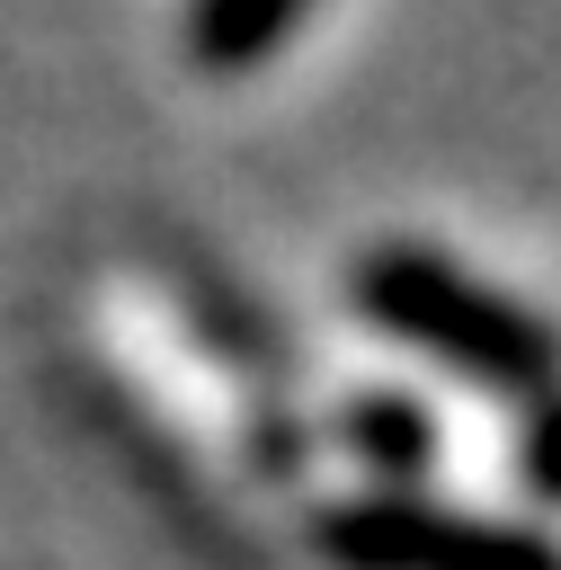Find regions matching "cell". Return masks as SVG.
I'll list each match as a JSON object with an SVG mask.
<instances>
[{"mask_svg":"<svg viewBox=\"0 0 561 570\" xmlns=\"http://www.w3.org/2000/svg\"><path fill=\"white\" fill-rule=\"evenodd\" d=\"M347 445L365 454V463H383V472H419L427 463V410L419 401H401V392H365L356 410H347Z\"/></svg>","mask_w":561,"mask_h":570,"instance_id":"cell-4","label":"cell"},{"mask_svg":"<svg viewBox=\"0 0 561 570\" xmlns=\"http://www.w3.org/2000/svg\"><path fill=\"white\" fill-rule=\"evenodd\" d=\"M312 543L329 552V570H561V543L499 525V517H454L427 508L410 490H365L338 499Z\"/></svg>","mask_w":561,"mask_h":570,"instance_id":"cell-2","label":"cell"},{"mask_svg":"<svg viewBox=\"0 0 561 570\" xmlns=\"http://www.w3.org/2000/svg\"><path fill=\"white\" fill-rule=\"evenodd\" d=\"M516 463H525V481H534L543 499H561V392H552V401H534V419H525V445H516Z\"/></svg>","mask_w":561,"mask_h":570,"instance_id":"cell-5","label":"cell"},{"mask_svg":"<svg viewBox=\"0 0 561 570\" xmlns=\"http://www.w3.org/2000/svg\"><path fill=\"white\" fill-rule=\"evenodd\" d=\"M356 312L392 338H410L419 356H436L445 374L508 392V401H552L561 392V330L525 303H508L490 276H472L445 249L392 240L356 258Z\"/></svg>","mask_w":561,"mask_h":570,"instance_id":"cell-1","label":"cell"},{"mask_svg":"<svg viewBox=\"0 0 561 570\" xmlns=\"http://www.w3.org/2000/svg\"><path fill=\"white\" fill-rule=\"evenodd\" d=\"M294 27H303V9H240V0H223V9H205V18L187 27V45H196L205 71H240V62H258L267 45H285Z\"/></svg>","mask_w":561,"mask_h":570,"instance_id":"cell-3","label":"cell"}]
</instances>
